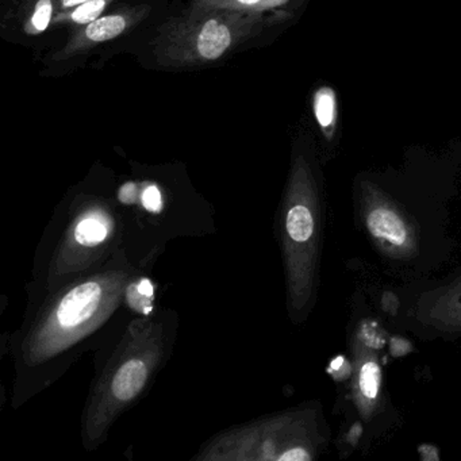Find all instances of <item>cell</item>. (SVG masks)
Returning <instances> with one entry per match:
<instances>
[{"instance_id": "1", "label": "cell", "mask_w": 461, "mask_h": 461, "mask_svg": "<svg viewBox=\"0 0 461 461\" xmlns=\"http://www.w3.org/2000/svg\"><path fill=\"white\" fill-rule=\"evenodd\" d=\"M266 13L191 6L167 23L155 40V58L172 68L214 63L263 31Z\"/></svg>"}, {"instance_id": "2", "label": "cell", "mask_w": 461, "mask_h": 461, "mask_svg": "<svg viewBox=\"0 0 461 461\" xmlns=\"http://www.w3.org/2000/svg\"><path fill=\"white\" fill-rule=\"evenodd\" d=\"M115 293L109 279H93L75 285L37 329L29 342V355L34 360H42L77 341L106 312Z\"/></svg>"}, {"instance_id": "3", "label": "cell", "mask_w": 461, "mask_h": 461, "mask_svg": "<svg viewBox=\"0 0 461 461\" xmlns=\"http://www.w3.org/2000/svg\"><path fill=\"white\" fill-rule=\"evenodd\" d=\"M152 342L142 347L140 344L104 380L91 415L90 429L94 433H101L113 417L131 403L147 384L158 356V347Z\"/></svg>"}, {"instance_id": "4", "label": "cell", "mask_w": 461, "mask_h": 461, "mask_svg": "<svg viewBox=\"0 0 461 461\" xmlns=\"http://www.w3.org/2000/svg\"><path fill=\"white\" fill-rule=\"evenodd\" d=\"M149 13L150 7L136 6L126 7L121 12L102 15L98 20L80 26L79 31L75 32L68 42L52 56V60L66 61L77 58V56L86 55L98 45L112 41V40L128 33L129 31L141 23L149 15Z\"/></svg>"}, {"instance_id": "5", "label": "cell", "mask_w": 461, "mask_h": 461, "mask_svg": "<svg viewBox=\"0 0 461 461\" xmlns=\"http://www.w3.org/2000/svg\"><path fill=\"white\" fill-rule=\"evenodd\" d=\"M59 13V0H21L18 18L28 36H40L52 25Z\"/></svg>"}, {"instance_id": "6", "label": "cell", "mask_w": 461, "mask_h": 461, "mask_svg": "<svg viewBox=\"0 0 461 461\" xmlns=\"http://www.w3.org/2000/svg\"><path fill=\"white\" fill-rule=\"evenodd\" d=\"M366 225L372 236L382 241L402 247L407 241V229L396 212L388 209H375L366 218Z\"/></svg>"}, {"instance_id": "7", "label": "cell", "mask_w": 461, "mask_h": 461, "mask_svg": "<svg viewBox=\"0 0 461 461\" xmlns=\"http://www.w3.org/2000/svg\"><path fill=\"white\" fill-rule=\"evenodd\" d=\"M115 0H88L67 12L58 13L53 23L55 25L85 26L98 20Z\"/></svg>"}, {"instance_id": "8", "label": "cell", "mask_w": 461, "mask_h": 461, "mask_svg": "<svg viewBox=\"0 0 461 461\" xmlns=\"http://www.w3.org/2000/svg\"><path fill=\"white\" fill-rule=\"evenodd\" d=\"M290 0H194L193 6L231 10L239 13H268Z\"/></svg>"}, {"instance_id": "9", "label": "cell", "mask_w": 461, "mask_h": 461, "mask_svg": "<svg viewBox=\"0 0 461 461\" xmlns=\"http://www.w3.org/2000/svg\"><path fill=\"white\" fill-rule=\"evenodd\" d=\"M109 231L110 228L106 218L93 212V214L85 215L77 222L74 236L77 244L83 245V247H95V245L106 241Z\"/></svg>"}, {"instance_id": "10", "label": "cell", "mask_w": 461, "mask_h": 461, "mask_svg": "<svg viewBox=\"0 0 461 461\" xmlns=\"http://www.w3.org/2000/svg\"><path fill=\"white\" fill-rule=\"evenodd\" d=\"M380 382H382V371L377 366L376 361H366L360 368L358 375V387L364 398L368 401H375L380 390Z\"/></svg>"}, {"instance_id": "11", "label": "cell", "mask_w": 461, "mask_h": 461, "mask_svg": "<svg viewBox=\"0 0 461 461\" xmlns=\"http://www.w3.org/2000/svg\"><path fill=\"white\" fill-rule=\"evenodd\" d=\"M315 114L318 122L322 126L323 131H329L333 125L334 99L333 94L329 90L318 91L315 95Z\"/></svg>"}, {"instance_id": "12", "label": "cell", "mask_w": 461, "mask_h": 461, "mask_svg": "<svg viewBox=\"0 0 461 461\" xmlns=\"http://www.w3.org/2000/svg\"><path fill=\"white\" fill-rule=\"evenodd\" d=\"M142 204L150 212H160L163 209V198L156 185H148L142 193Z\"/></svg>"}, {"instance_id": "13", "label": "cell", "mask_w": 461, "mask_h": 461, "mask_svg": "<svg viewBox=\"0 0 461 461\" xmlns=\"http://www.w3.org/2000/svg\"><path fill=\"white\" fill-rule=\"evenodd\" d=\"M312 456L304 447H290L280 456V461H306L310 460Z\"/></svg>"}, {"instance_id": "14", "label": "cell", "mask_w": 461, "mask_h": 461, "mask_svg": "<svg viewBox=\"0 0 461 461\" xmlns=\"http://www.w3.org/2000/svg\"><path fill=\"white\" fill-rule=\"evenodd\" d=\"M88 0H59V13L67 12V10L74 9L79 5L86 4Z\"/></svg>"}]
</instances>
